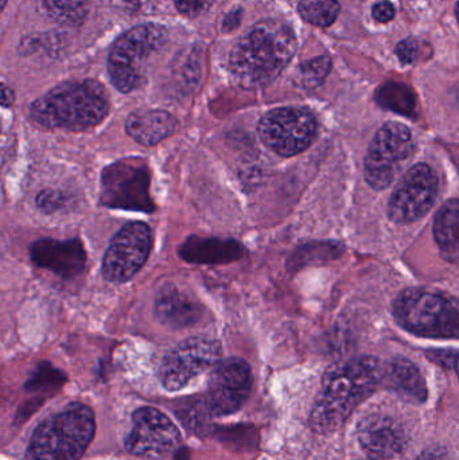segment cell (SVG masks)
<instances>
[{
  "mask_svg": "<svg viewBox=\"0 0 459 460\" xmlns=\"http://www.w3.org/2000/svg\"><path fill=\"white\" fill-rule=\"evenodd\" d=\"M382 384L383 365L375 357H356L336 365L323 377L310 426L318 434L337 431Z\"/></svg>",
  "mask_w": 459,
  "mask_h": 460,
  "instance_id": "6da1fadb",
  "label": "cell"
},
{
  "mask_svg": "<svg viewBox=\"0 0 459 460\" xmlns=\"http://www.w3.org/2000/svg\"><path fill=\"white\" fill-rule=\"evenodd\" d=\"M296 46V34L288 24L279 21L259 22L232 49V77L245 89L267 85L290 64Z\"/></svg>",
  "mask_w": 459,
  "mask_h": 460,
  "instance_id": "7a4b0ae2",
  "label": "cell"
},
{
  "mask_svg": "<svg viewBox=\"0 0 459 460\" xmlns=\"http://www.w3.org/2000/svg\"><path fill=\"white\" fill-rule=\"evenodd\" d=\"M110 100L102 84L93 80L67 83L32 102L30 116L43 128L86 131L104 120Z\"/></svg>",
  "mask_w": 459,
  "mask_h": 460,
  "instance_id": "3957f363",
  "label": "cell"
},
{
  "mask_svg": "<svg viewBox=\"0 0 459 460\" xmlns=\"http://www.w3.org/2000/svg\"><path fill=\"white\" fill-rule=\"evenodd\" d=\"M96 421L91 408L67 405L38 426L29 446L30 460H78L91 445Z\"/></svg>",
  "mask_w": 459,
  "mask_h": 460,
  "instance_id": "277c9868",
  "label": "cell"
},
{
  "mask_svg": "<svg viewBox=\"0 0 459 460\" xmlns=\"http://www.w3.org/2000/svg\"><path fill=\"white\" fill-rule=\"evenodd\" d=\"M396 322L407 332L425 338H459V305L452 297L426 289H409L393 305Z\"/></svg>",
  "mask_w": 459,
  "mask_h": 460,
  "instance_id": "5b68a950",
  "label": "cell"
},
{
  "mask_svg": "<svg viewBox=\"0 0 459 460\" xmlns=\"http://www.w3.org/2000/svg\"><path fill=\"white\" fill-rule=\"evenodd\" d=\"M151 174L142 158H126L105 167L100 180V202L110 209L153 213Z\"/></svg>",
  "mask_w": 459,
  "mask_h": 460,
  "instance_id": "8992f818",
  "label": "cell"
},
{
  "mask_svg": "<svg viewBox=\"0 0 459 460\" xmlns=\"http://www.w3.org/2000/svg\"><path fill=\"white\" fill-rule=\"evenodd\" d=\"M166 40V30L158 24H143L124 32L113 43L108 58V72L115 88L123 93L137 88L146 61Z\"/></svg>",
  "mask_w": 459,
  "mask_h": 460,
  "instance_id": "52a82bcc",
  "label": "cell"
},
{
  "mask_svg": "<svg viewBox=\"0 0 459 460\" xmlns=\"http://www.w3.org/2000/svg\"><path fill=\"white\" fill-rule=\"evenodd\" d=\"M415 143L409 127L401 123H387L375 135L366 158V182L383 190L393 182L403 164L411 158Z\"/></svg>",
  "mask_w": 459,
  "mask_h": 460,
  "instance_id": "ba28073f",
  "label": "cell"
},
{
  "mask_svg": "<svg viewBox=\"0 0 459 460\" xmlns=\"http://www.w3.org/2000/svg\"><path fill=\"white\" fill-rule=\"evenodd\" d=\"M317 120L304 108L287 107L269 111L258 126L263 145L280 156L304 153L317 137Z\"/></svg>",
  "mask_w": 459,
  "mask_h": 460,
  "instance_id": "9c48e42d",
  "label": "cell"
},
{
  "mask_svg": "<svg viewBox=\"0 0 459 460\" xmlns=\"http://www.w3.org/2000/svg\"><path fill=\"white\" fill-rule=\"evenodd\" d=\"M221 345L212 338L183 341L162 359L159 378L166 391L177 392L220 362Z\"/></svg>",
  "mask_w": 459,
  "mask_h": 460,
  "instance_id": "30bf717a",
  "label": "cell"
},
{
  "mask_svg": "<svg viewBox=\"0 0 459 460\" xmlns=\"http://www.w3.org/2000/svg\"><path fill=\"white\" fill-rule=\"evenodd\" d=\"M153 235L147 224L129 223L116 233L102 257L105 280L126 283L134 278L150 256Z\"/></svg>",
  "mask_w": 459,
  "mask_h": 460,
  "instance_id": "8fae6325",
  "label": "cell"
},
{
  "mask_svg": "<svg viewBox=\"0 0 459 460\" xmlns=\"http://www.w3.org/2000/svg\"><path fill=\"white\" fill-rule=\"evenodd\" d=\"M438 194V177L428 164L411 167L396 186L388 205L390 218L398 224H410L425 217Z\"/></svg>",
  "mask_w": 459,
  "mask_h": 460,
  "instance_id": "7c38bea8",
  "label": "cell"
},
{
  "mask_svg": "<svg viewBox=\"0 0 459 460\" xmlns=\"http://www.w3.org/2000/svg\"><path fill=\"white\" fill-rule=\"evenodd\" d=\"M180 431L166 415L155 408H140L132 416L126 450L139 458H163L180 445Z\"/></svg>",
  "mask_w": 459,
  "mask_h": 460,
  "instance_id": "4fadbf2b",
  "label": "cell"
},
{
  "mask_svg": "<svg viewBox=\"0 0 459 460\" xmlns=\"http://www.w3.org/2000/svg\"><path fill=\"white\" fill-rule=\"evenodd\" d=\"M252 389L250 365L242 358H228L213 367L207 391V410L213 415L237 412L247 402Z\"/></svg>",
  "mask_w": 459,
  "mask_h": 460,
  "instance_id": "5bb4252c",
  "label": "cell"
},
{
  "mask_svg": "<svg viewBox=\"0 0 459 460\" xmlns=\"http://www.w3.org/2000/svg\"><path fill=\"white\" fill-rule=\"evenodd\" d=\"M358 443L369 458L393 459L406 447V434L399 421L387 415L366 416L357 427Z\"/></svg>",
  "mask_w": 459,
  "mask_h": 460,
  "instance_id": "9a60e30c",
  "label": "cell"
},
{
  "mask_svg": "<svg viewBox=\"0 0 459 460\" xmlns=\"http://www.w3.org/2000/svg\"><path fill=\"white\" fill-rule=\"evenodd\" d=\"M31 261L61 276H75L83 272L86 264V253L83 243L75 240H53L40 238L30 248Z\"/></svg>",
  "mask_w": 459,
  "mask_h": 460,
  "instance_id": "2e32d148",
  "label": "cell"
},
{
  "mask_svg": "<svg viewBox=\"0 0 459 460\" xmlns=\"http://www.w3.org/2000/svg\"><path fill=\"white\" fill-rule=\"evenodd\" d=\"M204 308L190 292L177 284H167L155 299V315L172 329L193 326L202 318Z\"/></svg>",
  "mask_w": 459,
  "mask_h": 460,
  "instance_id": "e0dca14e",
  "label": "cell"
},
{
  "mask_svg": "<svg viewBox=\"0 0 459 460\" xmlns=\"http://www.w3.org/2000/svg\"><path fill=\"white\" fill-rule=\"evenodd\" d=\"M247 251L232 238L189 237L180 246V256L191 264H226L237 261Z\"/></svg>",
  "mask_w": 459,
  "mask_h": 460,
  "instance_id": "ac0fdd59",
  "label": "cell"
},
{
  "mask_svg": "<svg viewBox=\"0 0 459 460\" xmlns=\"http://www.w3.org/2000/svg\"><path fill=\"white\" fill-rule=\"evenodd\" d=\"M383 385L412 404L428 400V385L420 370L410 359H391L383 367Z\"/></svg>",
  "mask_w": 459,
  "mask_h": 460,
  "instance_id": "d6986e66",
  "label": "cell"
},
{
  "mask_svg": "<svg viewBox=\"0 0 459 460\" xmlns=\"http://www.w3.org/2000/svg\"><path fill=\"white\" fill-rule=\"evenodd\" d=\"M177 120L172 113L162 110H139L128 116L126 131L142 146H156L172 137Z\"/></svg>",
  "mask_w": 459,
  "mask_h": 460,
  "instance_id": "ffe728a7",
  "label": "cell"
},
{
  "mask_svg": "<svg viewBox=\"0 0 459 460\" xmlns=\"http://www.w3.org/2000/svg\"><path fill=\"white\" fill-rule=\"evenodd\" d=\"M434 235L445 259H459V199L446 202L437 213Z\"/></svg>",
  "mask_w": 459,
  "mask_h": 460,
  "instance_id": "44dd1931",
  "label": "cell"
},
{
  "mask_svg": "<svg viewBox=\"0 0 459 460\" xmlns=\"http://www.w3.org/2000/svg\"><path fill=\"white\" fill-rule=\"evenodd\" d=\"M376 100L385 110L393 111L399 115L414 118L417 112V99L409 86L399 83H387L380 86Z\"/></svg>",
  "mask_w": 459,
  "mask_h": 460,
  "instance_id": "7402d4cb",
  "label": "cell"
},
{
  "mask_svg": "<svg viewBox=\"0 0 459 460\" xmlns=\"http://www.w3.org/2000/svg\"><path fill=\"white\" fill-rule=\"evenodd\" d=\"M299 13L305 21L318 27H328L334 23L340 13L337 0H302Z\"/></svg>",
  "mask_w": 459,
  "mask_h": 460,
  "instance_id": "603a6c76",
  "label": "cell"
},
{
  "mask_svg": "<svg viewBox=\"0 0 459 460\" xmlns=\"http://www.w3.org/2000/svg\"><path fill=\"white\" fill-rule=\"evenodd\" d=\"M42 5L51 19L69 26L81 23L86 15L84 0H42Z\"/></svg>",
  "mask_w": 459,
  "mask_h": 460,
  "instance_id": "cb8c5ba5",
  "label": "cell"
},
{
  "mask_svg": "<svg viewBox=\"0 0 459 460\" xmlns=\"http://www.w3.org/2000/svg\"><path fill=\"white\" fill-rule=\"evenodd\" d=\"M331 70V59L328 56L317 57L304 62L299 67L298 81L304 88L313 89L325 81Z\"/></svg>",
  "mask_w": 459,
  "mask_h": 460,
  "instance_id": "d4e9b609",
  "label": "cell"
},
{
  "mask_svg": "<svg viewBox=\"0 0 459 460\" xmlns=\"http://www.w3.org/2000/svg\"><path fill=\"white\" fill-rule=\"evenodd\" d=\"M215 0H175V5L183 15L199 16L212 7Z\"/></svg>",
  "mask_w": 459,
  "mask_h": 460,
  "instance_id": "484cf974",
  "label": "cell"
},
{
  "mask_svg": "<svg viewBox=\"0 0 459 460\" xmlns=\"http://www.w3.org/2000/svg\"><path fill=\"white\" fill-rule=\"evenodd\" d=\"M418 51H419V45L414 38H407V40H402L396 48L399 59H401L402 64L406 65L412 64L417 59Z\"/></svg>",
  "mask_w": 459,
  "mask_h": 460,
  "instance_id": "4316f807",
  "label": "cell"
},
{
  "mask_svg": "<svg viewBox=\"0 0 459 460\" xmlns=\"http://www.w3.org/2000/svg\"><path fill=\"white\" fill-rule=\"evenodd\" d=\"M395 7H393V3L387 2H379L374 5L372 8V15L376 19L377 22H383V23H387V22L393 21L395 18Z\"/></svg>",
  "mask_w": 459,
  "mask_h": 460,
  "instance_id": "83f0119b",
  "label": "cell"
},
{
  "mask_svg": "<svg viewBox=\"0 0 459 460\" xmlns=\"http://www.w3.org/2000/svg\"><path fill=\"white\" fill-rule=\"evenodd\" d=\"M61 199V197L56 191H42L38 196L37 204L42 210L56 209V208L59 207Z\"/></svg>",
  "mask_w": 459,
  "mask_h": 460,
  "instance_id": "f1b7e54d",
  "label": "cell"
},
{
  "mask_svg": "<svg viewBox=\"0 0 459 460\" xmlns=\"http://www.w3.org/2000/svg\"><path fill=\"white\" fill-rule=\"evenodd\" d=\"M417 460H446V454L438 450H428L423 453Z\"/></svg>",
  "mask_w": 459,
  "mask_h": 460,
  "instance_id": "f546056e",
  "label": "cell"
},
{
  "mask_svg": "<svg viewBox=\"0 0 459 460\" xmlns=\"http://www.w3.org/2000/svg\"><path fill=\"white\" fill-rule=\"evenodd\" d=\"M13 102V93L11 89H8L7 86H3L2 91V104L4 105V107H10L11 104Z\"/></svg>",
  "mask_w": 459,
  "mask_h": 460,
  "instance_id": "4dcf8cb0",
  "label": "cell"
},
{
  "mask_svg": "<svg viewBox=\"0 0 459 460\" xmlns=\"http://www.w3.org/2000/svg\"><path fill=\"white\" fill-rule=\"evenodd\" d=\"M455 16H457L459 22V0L457 2V4H455Z\"/></svg>",
  "mask_w": 459,
  "mask_h": 460,
  "instance_id": "1f68e13d",
  "label": "cell"
}]
</instances>
